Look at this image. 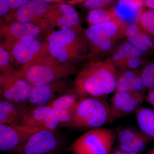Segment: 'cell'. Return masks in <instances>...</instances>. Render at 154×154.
<instances>
[{
	"label": "cell",
	"instance_id": "6da1fadb",
	"mask_svg": "<svg viewBox=\"0 0 154 154\" xmlns=\"http://www.w3.org/2000/svg\"><path fill=\"white\" fill-rule=\"evenodd\" d=\"M118 70L111 63L89 61L77 73L74 91L79 98L93 96L106 99L116 89Z\"/></svg>",
	"mask_w": 154,
	"mask_h": 154
},
{
	"label": "cell",
	"instance_id": "7a4b0ae2",
	"mask_svg": "<svg viewBox=\"0 0 154 154\" xmlns=\"http://www.w3.org/2000/svg\"><path fill=\"white\" fill-rule=\"evenodd\" d=\"M47 42L50 56L59 63L76 64L87 59L88 42L82 30H54Z\"/></svg>",
	"mask_w": 154,
	"mask_h": 154
},
{
	"label": "cell",
	"instance_id": "3957f363",
	"mask_svg": "<svg viewBox=\"0 0 154 154\" xmlns=\"http://www.w3.org/2000/svg\"><path fill=\"white\" fill-rule=\"evenodd\" d=\"M80 69L76 64L59 63L49 56L19 70L32 86H41L67 79L77 74Z\"/></svg>",
	"mask_w": 154,
	"mask_h": 154
},
{
	"label": "cell",
	"instance_id": "277c9868",
	"mask_svg": "<svg viewBox=\"0 0 154 154\" xmlns=\"http://www.w3.org/2000/svg\"><path fill=\"white\" fill-rule=\"evenodd\" d=\"M110 105L106 99L83 96L77 101L73 118V128H102L109 123Z\"/></svg>",
	"mask_w": 154,
	"mask_h": 154
},
{
	"label": "cell",
	"instance_id": "5b68a950",
	"mask_svg": "<svg viewBox=\"0 0 154 154\" xmlns=\"http://www.w3.org/2000/svg\"><path fill=\"white\" fill-rule=\"evenodd\" d=\"M116 134L110 128L91 129L78 138L72 145L73 154H110Z\"/></svg>",
	"mask_w": 154,
	"mask_h": 154
},
{
	"label": "cell",
	"instance_id": "8992f818",
	"mask_svg": "<svg viewBox=\"0 0 154 154\" xmlns=\"http://www.w3.org/2000/svg\"><path fill=\"white\" fill-rule=\"evenodd\" d=\"M53 31L35 23L12 21L0 28V40L2 41L0 43L8 50L15 42L27 36L47 41Z\"/></svg>",
	"mask_w": 154,
	"mask_h": 154
},
{
	"label": "cell",
	"instance_id": "52a82bcc",
	"mask_svg": "<svg viewBox=\"0 0 154 154\" xmlns=\"http://www.w3.org/2000/svg\"><path fill=\"white\" fill-rule=\"evenodd\" d=\"M8 51L21 67L50 56L47 41L27 36L15 42Z\"/></svg>",
	"mask_w": 154,
	"mask_h": 154
},
{
	"label": "cell",
	"instance_id": "ba28073f",
	"mask_svg": "<svg viewBox=\"0 0 154 154\" xmlns=\"http://www.w3.org/2000/svg\"><path fill=\"white\" fill-rule=\"evenodd\" d=\"M63 145L56 131L40 130L30 136L14 154H57Z\"/></svg>",
	"mask_w": 154,
	"mask_h": 154
},
{
	"label": "cell",
	"instance_id": "9c48e42d",
	"mask_svg": "<svg viewBox=\"0 0 154 154\" xmlns=\"http://www.w3.org/2000/svg\"><path fill=\"white\" fill-rule=\"evenodd\" d=\"M40 25L53 31L55 28L82 30L76 10L71 5L63 2L50 5Z\"/></svg>",
	"mask_w": 154,
	"mask_h": 154
},
{
	"label": "cell",
	"instance_id": "30bf717a",
	"mask_svg": "<svg viewBox=\"0 0 154 154\" xmlns=\"http://www.w3.org/2000/svg\"><path fill=\"white\" fill-rule=\"evenodd\" d=\"M39 128L22 124H0V152L14 154Z\"/></svg>",
	"mask_w": 154,
	"mask_h": 154
},
{
	"label": "cell",
	"instance_id": "8fae6325",
	"mask_svg": "<svg viewBox=\"0 0 154 154\" xmlns=\"http://www.w3.org/2000/svg\"><path fill=\"white\" fill-rule=\"evenodd\" d=\"M74 85L66 79L41 86H33L28 102L29 107L47 105L61 95L74 91Z\"/></svg>",
	"mask_w": 154,
	"mask_h": 154
},
{
	"label": "cell",
	"instance_id": "7c38bea8",
	"mask_svg": "<svg viewBox=\"0 0 154 154\" xmlns=\"http://www.w3.org/2000/svg\"><path fill=\"white\" fill-rule=\"evenodd\" d=\"M32 87L19 70L16 71L9 76L1 86L0 98L15 103L28 105Z\"/></svg>",
	"mask_w": 154,
	"mask_h": 154
},
{
	"label": "cell",
	"instance_id": "4fadbf2b",
	"mask_svg": "<svg viewBox=\"0 0 154 154\" xmlns=\"http://www.w3.org/2000/svg\"><path fill=\"white\" fill-rule=\"evenodd\" d=\"M143 53L127 40L117 45L107 60L118 71L137 69L143 64Z\"/></svg>",
	"mask_w": 154,
	"mask_h": 154
},
{
	"label": "cell",
	"instance_id": "5bb4252c",
	"mask_svg": "<svg viewBox=\"0 0 154 154\" xmlns=\"http://www.w3.org/2000/svg\"><path fill=\"white\" fill-rule=\"evenodd\" d=\"M143 96L131 92H115L110 101L109 123L135 113L143 101Z\"/></svg>",
	"mask_w": 154,
	"mask_h": 154
},
{
	"label": "cell",
	"instance_id": "9a60e30c",
	"mask_svg": "<svg viewBox=\"0 0 154 154\" xmlns=\"http://www.w3.org/2000/svg\"><path fill=\"white\" fill-rule=\"evenodd\" d=\"M19 124L51 131H56L60 126L52 108L48 105L29 108Z\"/></svg>",
	"mask_w": 154,
	"mask_h": 154
},
{
	"label": "cell",
	"instance_id": "2e32d148",
	"mask_svg": "<svg viewBox=\"0 0 154 154\" xmlns=\"http://www.w3.org/2000/svg\"><path fill=\"white\" fill-rule=\"evenodd\" d=\"M115 134L118 149L126 152L140 153L153 140L141 131L131 127L119 128Z\"/></svg>",
	"mask_w": 154,
	"mask_h": 154
},
{
	"label": "cell",
	"instance_id": "e0dca14e",
	"mask_svg": "<svg viewBox=\"0 0 154 154\" xmlns=\"http://www.w3.org/2000/svg\"><path fill=\"white\" fill-rule=\"evenodd\" d=\"M79 96L74 91L61 95L48 105L52 108L60 126L72 128L73 118Z\"/></svg>",
	"mask_w": 154,
	"mask_h": 154
},
{
	"label": "cell",
	"instance_id": "ac0fdd59",
	"mask_svg": "<svg viewBox=\"0 0 154 154\" xmlns=\"http://www.w3.org/2000/svg\"><path fill=\"white\" fill-rule=\"evenodd\" d=\"M127 25L121 19L89 26L84 33L87 41L102 38H113L121 40L125 37Z\"/></svg>",
	"mask_w": 154,
	"mask_h": 154
},
{
	"label": "cell",
	"instance_id": "d6986e66",
	"mask_svg": "<svg viewBox=\"0 0 154 154\" xmlns=\"http://www.w3.org/2000/svg\"><path fill=\"white\" fill-rule=\"evenodd\" d=\"M48 2L44 0H30L28 2L14 12L8 17L22 22H30L40 25L42 18L49 8Z\"/></svg>",
	"mask_w": 154,
	"mask_h": 154
},
{
	"label": "cell",
	"instance_id": "ffe728a7",
	"mask_svg": "<svg viewBox=\"0 0 154 154\" xmlns=\"http://www.w3.org/2000/svg\"><path fill=\"white\" fill-rule=\"evenodd\" d=\"M146 90L141 77L140 70L118 71L115 93L131 92L143 96Z\"/></svg>",
	"mask_w": 154,
	"mask_h": 154
},
{
	"label": "cell",
	"instance_id": "44dd1931",
	"mask_svg": "<svg viewBox=\"0 0 154 154\" xmlns=\"http://www.w3.org/2000/svg\"><path fill=\"white\" fill-rule=\"evenodd\" d=\"M28 105L6 99L0 100V124L14 125L20 123L22 116L29 109Z\"/></svg>",
	"mask_w": 154,
	"mask_h": 154
},
{
	"label": "cell",
	"instance_id": "7402d4cb",
	"mask_svg": "<svg viewBox=\"0 0 154 154\" xmlns=\"http://www.w3.org/2000/svg\"><path fill=\"white\" fill-rule=\"evenodd\" d=\"M119 41L113 38H102L88 42L87 60L89 61L100 60L101 58L110 54Z\"/></svg>",
	"mask_w": 154,
	"mask_h": 154
},
{
	"label": "cell",
	"instance_id": "603a6c76",
	"mask_svg": "<svg viewBox=\"0 0 154 154\" xmlns=\"http://www.w3.org/2000/svg\"><path fill=\"white\" fill-rule=\"evenodd\" d=\"M125 37L126 40L143 53L148 52L154 47L153 42L150 37L142 30L138 24L128 25Z\"/></svg>",
	"mask_w": 154,
	"mask_h": 154
},
{
	"label": "cell",
	"instance_id": "cb8c5ba5",
	"mask_svg": "<svg viewBox=\"0 0 154 154\" xmlns=\"http://www.w3.org/2000/svg\"><path fill=\"white\" fill-rule=\"evenodd\" d=\"M135 113L141 131L154 140V108L139 107Z\"/></svg>",
	"mask_w": 154,
	"mask_h": 154
},
{
	"label": "cell",
	"instance_id": "d4e9b609",
	"mask_svg": "<svg viewBox=\"0 0 154 154\" xmlns=\"http://www.w3.org/2000/svg\"><path fill=\"white\" fill-rule=\"evenodd\" d=\"M116 6H113L119 18L127 25L131 24H139L141 15L143 8L128 5L117 1Z\"/></svg>",
	"mask_w": 154,
	"mask_h": 154
},
{
	"label": "cell",
	"instance_id": "484cf974",
	"mask_svg": "<svg viewBox=\"0 0 154 154\" xmlns=\"http://www.w3.org/2000/svg\"><path fill=\"white\" fill-rule=\"evenodd\" d=\"M119 19L114 7L106 8L94 9L89 11L87 15V21L89 26L112 22Z\"/></svg>",
	"mask_w": 154,
	"mask_h": 154
},
{
	"label": "cell",
	"instance_id": "4316f807",
	"mask_svg": "<svg viewBox=\"0 0 154 154\" xmlns=\"http://www.w3.org/2000/svg\"><path fill=\"white\" fill-rule=\"evenodd\" d=\"M140 27L148 36H154V9L143 11L140 19Z\"/></svg>",
	"mask_w": 154,
	"mask_h": 154
},
{
	"label": "cell",
	"instance_id": "83f0119b",
	"mask_svg": "<svg viewBox=\"0 0 154 154\" xmlns=\"http://www.w3.org/2000/svg\"><path fill=\"white\" fill-rule=\"evenodd\" d=\"M140 73L146 90L154 89V62L144 67L140 70Z\"/></svg>",
	"mask_w": 154,
	"mask_h": 154
},
{
	"label": "cell",
	"instance_id": "f1b7e54d",
	"mask_svg": "<svg viewBox=\"0 0 154 154\" xmlns=\"http://www.w3.org/2000/svg\"><path fill=\"white\" fill-rule=\"evenodd\" d=\"M13 61L10 52L0 43V71L10 73L16 71L12 67Z\"/></svg>",
	"mask_w": 154,
	"mask_h": 154
},
{
	"label": "cell",
	"instance_id": "f546056e",
	"mask_svg": "<svg viewBox=\"0 0 154 154\" xmlns=\"http://www.w3.org/2000/svg\"><path fill=\"white\" fill-rule=\"evenodd\" d=\"M118 0H88L83 3V7L91 11L94 9L106 8L117 2Z\"/></svg>",
	"mask_w": 154,
	"mask_h": 154
},
{
	"label": "cell",
	"instance_id": "4dcf8cb0",
	"mask_svg": "<svg viewBox=\"0 0 154 154\" xmlns=\"http://www.w3.org/2000/svg\"><path fill=\"white\" fill-rule=\"evenodd\" d=\"M30 0H6L10 9L16 10L28 2Z\"/></svg>",
	"mask_w": 154,
	"mask_h": 154
},
{
	"label": "cell",
	"instance_id": "1f68e13d",
	"mask_svg": "<svg viewBox=\"0 0 154 154\" xmlns=\"http://www.w3.org/2000/svg\"><path fill=\"white\" fill-rule=\"evenodd\" d=\"M10 9L6 0H0V18L6 16Z\"/></svg>",
	"mask_w": 154,
	"mask_h": 154
},
{
	"label": "cell",
	"instance_id": "d6a6232c",
	"mask_svg": "<svg viewBox=\"0 0 154 154\" xmlns=\"http://www.w3.org/2000/svg\"><path fill=\"white\" fill-rule=\"evenodd\" d=\"M118 2H121L137 7L143 8L144 6V0H118Z\"/></svg>",
	"mask_w": 154,
	"mask_h": 154
},
{
	"label": "cell",
	"instance_id": "836d02e7",
	"mask_svg": "<svg viewBox=\"0 0 154 154\" xmlns=\"http://www.w3.org/2000/svg\"><path fill=\"white\" fill-rule=\"evenodd\" d=\"M146 99L154 108V89L149 91L147 95L146 96Z\"/></svg>",
	"mask_w": 154,
	"mask_h": 154
},
{
	"label": "cell",
	"instance_id": "e575fe53",
	"mask_svg": "<svg viewBox=\"0 0 154 154\" xmlns=\"http://www.w3.org/2000/svg\"><path fill=\"white\" fill-rule=\"evenodd\" d=\"M13 73H10L0 71V87L4 85L9 76Z\"/></svg>",
	"mask_w": 154,
	"mask_h": 154
},
{
	"label": "cell",
	"instance_id": "d590c367",
	"mask_svg": "<svg viewBox=\"0 0 154 154\" xmlns=\"http://www.w3.org/2000/svg\"><path fill=\"white\" fill-rule=\"evenodd\" d=\"M144 6L151 9H154V0H144Z\"/></svg>",
	"mask_w": 154,
	"mask_h": 154
},
{
	"label": "cell",
	"instance_id": "8d00e7d4",
	"mask_svg": "<svg viewBox=\"0 0 154 154\" xmlns=\"http://www.w3.org/2000/svg\"><path fill=\"white\" fill-rule=\"evenodd\" d=\"M111 154H140V153L124 151L119 149H117L114 150Z\"/></svg>",
	"mask_w": 154,
	"mask_h": 154
},
{
	"label": "cell",
	"instance_id": "74e56055",
	"mask_svg": "<svg viewBox=\"0 0 154 154\" xmlns=\"http://www.w3.org/2000/svg\"><path fill=\"white\" fill-rule=\"evenodd\" d=\"M87 1L88 0H69L66 3L73 6L81 4V3H84Z\"/></svg>",
	"mask_w": 154,
	"mask_h": 154
},
{
	"label": "cell",
	"instance_id": "f35d334b",
	"mask_svg": "<svg viewBox=\"0 0 154 154\" xmlns=\"http://www.w3.org/2000/svg\"><path fill=\"white\" fill-rule=\"evenodd\" d=\"M47 2H54L57 3H63V2L61 1V0H44Z\"/></svg>",
	"mask_w": 154,
	"mask_h": 154
},
{
	"label": "cell",
	"instance_id": "ab89813d",
	"mask_svg": "<svg viewBox=\"0 0 154 154\" xmlns=\"http://www.w3.org/2000/svg\"><path fill=\"white\" fill-rule=\"evenodd\" d=\"M146 154H154V146Z\"/></svg>",
	"mask_w": 154,
	"mask_h": 154
},
{
	"label": "cell",
	"instance_id": "60d3db41",
	"mask_svg": "<svg viewBox=\"0 0 154 154\" xmlns=\"http://www.w3.org/2000/svg\"><path fill=\"white\" fill-rule=\"evenodd\" d=\"M0 94H1V87H0Z\"/></svg>",
	"mask_w": 154,
	"mask_h": 154
}]
</instances>
